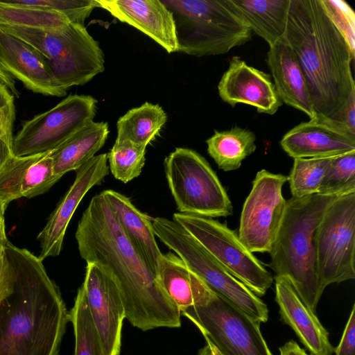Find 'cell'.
<instances>
[{"label": "cell", "mask_w": 355, "mask_h": 355, "mask_svg": "<svg viewBox=\"0 0 355 355\" xmlns=\"http://www.w3.org/2000/svg\"><path fill=\"white\" fill-rule=\"evenodd\" d=\"M325 12L341 33L355 55V14L343 0H320Z\"/></svg>", "instance_id": "36"}, {"label": "cell", "mask_w": 355, "mask_h": 355, "mask_svg": "<svg viewBox=\"0 0 355 355\" xmlns=\"http://www.w3.org/2000/svg\"><path fill=\"white\" fill-rule=\"evenodd\" d=\"M6 254L4 250V245L0 248V265L3 261V259L5 258Z\"/></svg>", "instance_id": "45"}, {"label": "cell", "mask_w": 355, "mask_h": 355, "mask_svg": "<svg viewBox=\"0 0 355 355\" xmlns=\"http://www.w3.org/2000/svg\"><path fill=\"white\" fill-rule=\"evenodd\" d=\"M218 90L220 98L232 107L245 103L259 113L274 114L282 105L270 75L248 65L238 56L230 60Z\"/></svg>", "instance_id": "17"}, {"label": "cell", "mask_w": 355, "mask_h": 355, "mask_svg": "<svg viewBox=\"0 0 355 355\" xmlns=\"http://www.w3.org/2000/svg\"><path fill=\"white\" fill-rule=\"evenodd\" d=\"M280 145L295 158L333 157L355 151V134L344 125L318 114L287 132Z\"/></svg>", "instance_id": "16"}, {"label": "cell", "mask_w": 355, "mask_h": 355, "mask_svg": "<svg viewBox=\"0 0 355 355\" xmlns=\"http://www.w3.org/2000/svg\"><path fill=\"white\" fill-rule=\"evenodd\" d=\"M336 355H355V306H352L340 342L334 349Z\"/></svg>", "instance_id": "37"}, {"label": "cell", "mask_w": 355, "mask_h": 355, "mask_svg": "<svg viewBox=\"0 0 355 355\" xmlns=\"http://www.w3.org/2000/svg\"><path fill=\"white\" fill-rule=\"evenodd\" d=\"M108 134L106 122L92 121L50 152L55 175L60 179L89 161L103 146Z\"/></svg>", "instance_id": "26"}, {"label": "cell", "mask_w": 355, "mask_h": 355, "mask_svg": "<svg viewBox=\"0 0 355 355\" xmlns=\"http://www.w3.org/2000/svg\"><path fill=\"white\" fill-rule=\"evenodd\" d=\"M0 63L33 92L56 97L67 94L42 55L26 42L1 31Z\"/></svg>", "instance_id": "18"}, {"label": "cell", "mask_w": 355, "mask_h": 355, "mask_svg": "<svg viewBox=\"0 0 355 355\" xmlns=\"http://www.w3.org/2000/svg\"><path fill=\"white\" fill-rule=\"evenodd\" d=\"M157 277L168 297L180 311L205 302L214 294L178 255L172 252L162 254Z\"/></svg>", "instance_id": "24"}, {"label": "cell", "mask_w": 355, "mask_h": 355, "mask_svg": "<svg viewBox=\"0 0 355 355\" xmlns=\"http://www.w3.org/2000/svg\"><path fill=\"white\" fill-rule=\"evenodd\" d=\"M75 236L81 258L112 276L133 327L148 331L181 326L180 309L130 243L101 192L83 213Z\"/></svg>", "instance_id": "1"}, {"label": "cell", "mask_w": 355, "mask_h": 355, "mask_svg": "<svg viewBox=\"0 0 355 355\" xmlns=\"http://www.w3.org/2000/svg\"><path fill=\"white\" fill-rule=\"evenodd\" d=\"M173 220L184 229L232 275L257 296H263L273 277L226 225L211 218L175 213Z\"/></svg>", "instance_id": "9"}, {"label": "cell", "mask_w": 355, "mask_h": 355, "mask_svg": "<svg viewBox=\"0 0 355 355\" xmlns=\"http://www.w3.org/2000/svg\"><path fill=\"white\" fill-rule=\"evenodd\" d=\"M172 12L178 52L225 54L250 41L252 31L226 0H161Z\"/></svg>", "instance_id": "5"}, {"label": "cell", "mask_w": 355, "mask_h": 355, "mask_svg": "<svg viewBox=\"0 0 355 355\" xmlns=\"http://www.w3.org/2000/svg\"><path fill=\"white\" fill-rule=\"evenodd\" d=\"M59 180L54 173L50 152L13 155L0 169V202L7 207L14 200L41 195Z\"/></svg>", "instance_id": "20"}, {"label": "cell", "mask_w": 355, "mask_h": 355, "mask_svg": "<svg viewBox=\"0 0 355 355\" xmlns=\"http://www.w3.org/2000/svg\"><path fill=\"white\" fill-rule=\"evenodd\" d=\"M339 197L314 193L286 200L285 214L269 252L268 266L276 275L288 280L314 313L323 291L316 270L313 237L325 211Z\"/></svg>", "instance_id": "4"}, {"label": "cell", "mask_w": 355, "mask_h": 355, "mask_svg": "<svg viewBox=\"0 0 355 355\" xmlns=\"http://www.w3.org/2000/svg\"><path fill=\"white\" fill-rule=\"evenodd\" d=\"M207 343L209 345L214 355H222L221 353L210 342L207 341Z\"/></svg>", "instance_id": "44"}, {"label": "cell", "mask_w": 355, "mask_h": 355, "mask_svg": "<svg viewBox=\"0 0 355 355\" xmlns=\"http://www.w3.org/2000/svg\"><path fill=\"white\" fill-rule=\"evenodd\" d=\"M252 33L272 46L285 35L290 0H226Z\"/></svg>", "instance_id": "25"}, {"label": "cell", "mask_w": 355, "mask_h": 355, "mask_svg": "<svg viewBox=\"0 0 355 355\" xmlns=\"http://www.w3.org/2000/svg\"><path fill=\"white\" fill-rule=\"evenodd\" d=\"M15 281V271L7 256L0 265V302L12 291Z\"/></svg>", "instance_id": "39"}, {"label": "cell", "mask_w": 355, "mask_h": 355, "mask_svg": "<svg viewBox=\"0 0 355 355\" xmlns=\"http://www.w3.org/2000/svg\"><path fill=\"white\" fill-rule=\"evenodd\" d=\"M146 146L129 141H115L107 154L113 176L123 183L138 177L144 166Z\"/></svg>", "instance_id": "32"}, {"label": "cell", "mask_w": 355, "mask_h": 355, "mask_svg": "<svg viewBox=\"0 0 355 355\" xmlns=\"http://www.w3.org/2000/svg\"><path fill=\"white\" fill-rule=\"evenodd\" d=\"M82 286L105 355H119L125 313L112 276L102 266L87 263Z\"/></svg>", "instance_id": "14"}, {"label": "cell", "mask_w": 355, "mask_h": 355, "mask_svg": "<svg viewBox=\"0 0 355 355\" xmlns=\"http://www.w3.org/2000/svg\"><path fill=\"white\" fill-rule=\"evenodd\" d=\"M15 271L12 291L0 302V355H59L69 312L39 257L7 240Z\"/></svg>", "instance_id": "2"}, {"label": "cell", "mask_w": 355, "mask_h": 355, "mask_svg": "<svg viewBox=\"0 0 355 355\" xmlns=\"http://www.w3.org/2000/svg\"><path fill=\"white\" fill-rule=\"evenodd\" d=\"M22 4L58 12L71 23L84 25L85 19L97 7L95 0H19Z\"/></svg>", "instance_id": "35"}, {"label": "cell", "mask_w": 355, "mask_h": 355, "mask_svg": "<svg viewBox=\"0 0 355 355\" xmlns=\"http://www.w3.org/2000/svg\"><path fill=\"white\" fill-rule=\"evenodd\" d=\"M284 37L303 71L315 113L331 117L355 90L347 42L320 0H290Z\"/></svg>", "instance_id": "3"}, {"label": "cell", "mask_w": 355, "mask_h": 355, "mask_svg": "<svg viewBox=\"0 0 355 355\" xmlns=\"http://www.w3.org/2000/svg\"><path fill=\"white\" fill-rule=\"evenodd\" d=\"M333 157L295 158L287 176L292 197L318 193Z\"/></svg>", "instance_id": "31"}, {"label": "cell", "mask_w": 355, "mask_h": 355, "mask_svg": "<svg viewBox=\"0 0 355 355\" xmlns=\"http://www.w3.org/2000/svg\"><path fill=\"white\" fill-rule=\"evenodd\" d=\"M267 64L282 102L314 117L306 80L298 60L284 37L270 46Z\"/></svg>", "instance_id": "22"}, {"label": "cell", "mask_w": 355, "mask_h": 355, "mask_svg": "<svg viewBox=\"0 0 355 355\" xmlns=\"http://www.w3.org/2000/svg\"><path fill=\"white\" fill-rule=\"evenodd\" d=\"M180 312L222 355H272L261 333V322L215 293Z\"/></svg>", "instance_id": "11"}, {"label": "cell", "mask_w": 355, "mask_h": 355, "mask_svg": "<svg viewBox=\"0 0 355 355\" xmlns=\"http://www.w3.org/2000/svg\"><path fill=\"white\" fill-rule=\"evenodd\" d=\"M0 84L5 85L10 92L17 98L19 97V92L16 86L15 78H13L0 63Z\"/></svg>", "instance_id": "40"}, {"label": "cell", "mask_w": 355, "mask_h": 355, "mask_svg": "<svg viewBox=\"0 0 355 355\" xmlns=\"http://www.w3.org/2000/svg\"><path fill=\"white\" fill-rule=\"evenodd\" d=\"M97 100L69 95L51 109L26 121L13 139V154L24 157L51 152L92 121Z\"/></svg>", "instance_id": "12"}, {"label": "cell", "mask_w": 355, "mask_h": 355, "mask_svg": "<svg viewBox=\"0 0 355 355\" xmlns=\"http://www.w3.org/2000/svg\"><path fill=\"white\" fill-rule=\"evenodd\" d=\"M288 178L262 169L252 181L240 218L239 237L251 252H270L286 207L282 187Z\"/></svg>", "instance_id": "13"}, {"label": "cell", "mask_w": 355, "mask_h": 355, "mask_svg": "<svg viewBox=\"0 0 355 355\" xmlns=\"http://www.w3.org/2000/svg\"><path fill=\"white\" fill-rule=\"evenodd\" d=\"M114 17L155 40L168 53L178 52L172 12L161 0H95Z\"/></svg>", "instance_id": "19"}, {"label": "cell", "mask_w": 355, "mask_h": 355, "mask_svg": "<svg viewBox=\"0 0 355 355\" xmlns=\"http://www.w3.org/2000/svg\"><path fill=\"white\" fill-rule=\"evenodd\" d=\"M313 243L322 291L331 284L355 279V193L340 196L329 206Z\"/></svg>", "instance_id": "10"}, {"label": "cell", "mask_w": 355, "mask_h": 355, "mask_svg": "<svg viewBox=\"0 0 355 355\" xmlns=\"http://www.w3.org/2000/svg\"><path fill=\"white\" fill-rule=\"evenodd\" d=\"M355 193V151L332 158L318 193L342 196Z\"/></svg>", "instance_id": "33"}, {"label": "cell", "mask_w": 355, "mask_h": 355, "mask_svg": "<svg viewBox=\"0 0 355 355\" xmlns=\"http://www.w3.org/2000/svg\"><path fill=\"white\" fill-rule=\"evenodd\" d=\"M8 240L6 234L4 216H0V248L3 246Z\"/></svg>", "instance_id": "42"}, {"label": "cell", "mask_w": 355, "mask_h": 355, "mask_svg": "<svg viewBox=\"0 0 355 355\" xmlns=\"http://www.w3.org/2000/svg\"><path fill=\"white\" fill-rule=\"evenodd\" d=\"M256 136L252 131L238 126L223 131H214L209 138L207 152L218 168L224 171L236 170L256 148Z\"/></svg>", "instance_id": "27"}, {"label": "cell", "mask_w": 355, "mask_h": 355, "mask_svg": "<svg viewBox=\"0 0 355 355\" xmlns=\"http://www.w3.org/2000/svg\"><path fill=\"white\" fill-rule=\"evenodd\" d=\"M0 31L26 42L42 55L66 91L87 83L105 69L103 51L83 24L69 23L58 29L0 25Z\"/></svg>", "instance_id": "6"}, {"label": "cell", "mask_w": 355, "mask_h": 355, "mask_svg": "<svg viewBox=\"0 0 355 355\" xmlns=\"http://www.w3.org/2000/svg\"><path fill=\"white\" fill-rule=\"evenodd\" d=\"M280 355H308L294 340H290L279 347Z\"/></svg>", "instance_id": "41"}, {"label": "cell", "mask_w": 355, "mask_h": 355, "mask_svg": "<svg viewBox=\"0 0 355 355\" xmlns=\"http://www.w3.org/2000/svg\"><path fill=\"white\" fill-rule=\"evenodd\" d=\"M155 236L172 250L216 295L260 322L268 319L267 305L232 275L173 220L152 218Z\"/></svg>", "instance_id": "7"}, {"label": "cell", "mask_w": 355, "mask_h": 355, "mask_svg": "<svg viewBox=\"0 0 355 355\" xmlns=\"http://www.w3.org/2000/svg\"><path fill=\"white\" fill-rule=\"evenodd\" d=\"M75 337L74 355H105L100 336L89 313L83 286L77 292L69 312Z\"/></svg>", "instance_id": "30"}, {"label": "cell", "mask_w": 355, "mask_h": 355, "mask_svg": "<svg viewBox=\"0 0 355 355\" xmlns=\"http://www.w3.org/2000/svg\"><path fill=\"white\" fill-rule=\"evenodd\" d=\"M164 165L180 213L211 218L232 214L233 207L225 189L198 153L177 148L165 158Z\"/></svg>", "instance_id": "8"}, {"label": "cell", "mask_w": 355, "mask_h": 355, "mask_svg": "<svg viewBox=\"0 0 355 355\" xmlns=\"http://www.w3.org/2000/svg\"><path fill=\"white\" fill-rule=\"evenodd\" d=\"M6 207L0 202V216H4V212Z\"/></svg>", "instance_id": "46"}, {"label": "cell", "mask_w": 355, "mask_h": 355, "mask_svg": "<svg viewBox=\"0 0 355 355\" xmlns=\"http://www.w3.org/2000/svg\"><path fill=\"white\" fill-rule=\"evenodd\" d=\"M275 301L281 318L295 332L311 355H331L334 347L318 318L301 299L287 279L275 275Z\"/></svg>", "instance_id": "21"}, {"label": "cell", "mask_w": 355, "mask_h": 355, "mask_svg": "<svg viewBox=\"0 0 355 355\" xmlns=\"http://www.w3.org/2000/svg\"><path fill=\"white\" fill-rule=\"evenodd\" d=\"M71 23L63 15L45 8L22 4L19 1H0V25L58 29Z\"/></svg>", "instance_id": "29"}, {"label": "cell", "mask_w": 355, "mask_h": 355, "mask_svg": "<svg viewBox=\"0 0 355 355\" xmlns=\"http://www.w3.org/2000/svg\"><path fill=\"white\" fill-rule=\"evenodd\" d=\"M198 355H214V354L209 345L207 343L205 347L199 350Z\"/></svg>", "instance_id": "43"}, {"label": "cell", "mask_w": 355, "mask_h": 355, "mask_svg": "<svg viewBox=\"0 0 355 355\" xmlns=\"http://www.w3.org/2000/svg\"><path fill=\"white\" fill-rule=\"evenodd\" d=\"M15 96L0 84V169L13 154V125L15 120Z\"/></svg>", "instance_id": "34"}, {"label": "cell", "mask_w": 355, "mask_h": 355, "mask_svg": "<svg viewBox=\"0 0 355 355\" xmlns=\"http://www.w3.org/2000/svg\"><path fill=\"white\" fill-rule=\"evenodd\" d=\"M107 154L95 155L76 171L73 183L58 202L37 236L41 260L58 256L62 247L68 225L80 201L93 187L100 184L109 173Z\"/></svg>", "instance_id": "15"}, {"label": "cell", "mask_w": 355, "mask_h": 355, "mask_svg": "<svg viewBox=\"0 0 355 355\" xmlns=\"http://www.w3.org/2000/svg\"><path fill=\"white\" fill-rule=\"evenodd\" d=\"M166 120L167 115L161 106L146 102L119 119L116 140L129 141L146 147L159 134Z\"/></svg>", "instance_id": "28"}, {"label": "cell", "mask_w": 355, "mask_h": 355, "mask_svg": "<svg viewBox=\"0 0 355 355\" xmlns=\"http://www.w3.org/2000/svg\"><path fill=\"white\" fill-rule=\"evenodd\" d=\"M102 194L113 211L126 238L150 270L157 276L162 257L152 225V218L140 211L124 195L111 189Z\"/></svg>", "instance_id": "23"}, {"label": "cell", "mask_w": 355, "mask_h": 355, "mask_svg": "<svg viewBox=\"0 0 355 355\" xmlns=\"http://www.w3.org/2000/svg\"><path fill=\"white\" fill-rule=\"evenodd\" d=\"M355 134V90H353L346 103L331 117Z\"/></svg>", "instance_id": "38"}]
</instances>
